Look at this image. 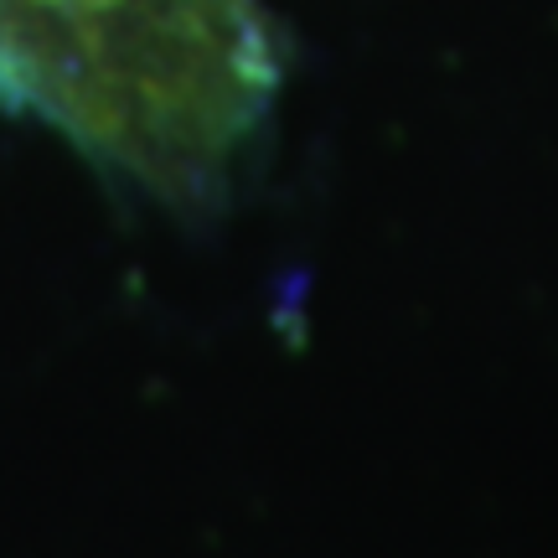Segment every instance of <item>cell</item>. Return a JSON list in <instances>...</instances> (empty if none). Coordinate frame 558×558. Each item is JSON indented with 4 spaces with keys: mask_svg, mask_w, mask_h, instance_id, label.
<instances>
[{
    "mask_svg": "<svg viewBox=\"0 0 558 558\" xmlns=\"http://www.w3.org/2000/svg\"><path fill=\"white\" fill-rule=\"evenodd\" d=\"M279 83L259 0H0V109L181 213L259 156Z\"/></svg>",
    "mask_w": 558,
    "mask_h": 558,
    "instance_id": "obj_1",
    "label": "cell"
}]
</instances>
